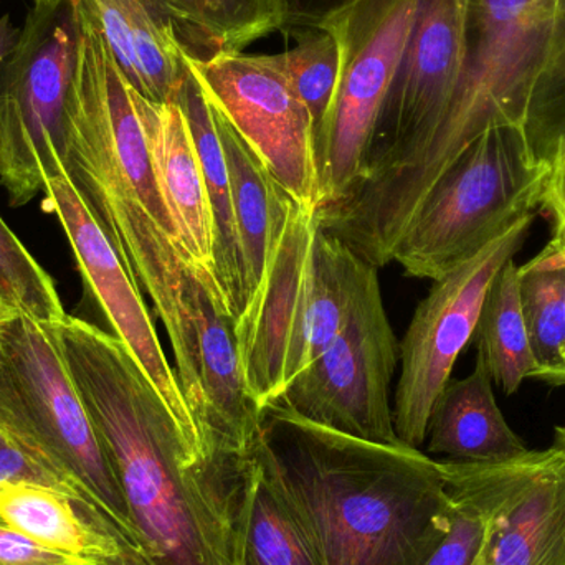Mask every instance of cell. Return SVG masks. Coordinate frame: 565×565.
Returning a JSON list of instances; mask_svg holds the SVG:
<instances>
[{
    "instance_id": "cell-1",
    "label": "cell",
    "mask_w": 565,
    "mask_h": 565,
    "mask_svg": "<svg viewBox=\"0 0 565 565\" xmlns=\"http://www.w3.org/2000/svg\"><path fill=\"white\" fill-rule=\"evenodd\" d=\"M52 329L121 488L146 564L238 565L248 454L201 463L115 334L68 315Z\"/></svg>"
},
{
    "instance_id": "cell-2",
    "label": "cell",
    "mask_w": 565,
    "mask_h": 565,
    "mask_svg": "<svg viewBox=\"0 0 565 565\" xmlns=\"http://www.w3.org/2000/svg\"><path fill=\"white\" fill-rule=\"evenodd\" d=\"M65 169L164 322L175 375L201 435V364L237 348L234 319L214 278L182 254L141 122L121 86L98 76L70 83Z\"/></svg>"
},
{
    "instance_id": "cell-3",
    "label": "cell",
    "mask_w": 565,
    "mask_h": 565,
    "mask_svg": "<svg viewBox=\"0 0 565 565\" xmlns=\"http://www.w3.org/2000/svg\"><path fill=\"white\" fill-rule=\"evenodd\" d=\"M250 454L318 565H425L450 530L444 467L424 450L351 437L271 402Z\"/></svg>"
},
{
    "instance_id": "cell-4",
    "label": "cell",
    "mask_w": 565,
    "mask_h": 565,
    "mask_svg": "<svg viewBox=\"0 0 565 565\" xmlns=\"http://www.w3.org/2000/svg\"><path fill=\"white\" fill-rule=\"evenodd\" d=\"M565 63V0H470L457 95L424 151L377 191L319 211L321 227L382 268L435 182L481 135L524 131Z\"/></svg>"
},
{
    "instance_id": "cell-5",
    "label": "cell",
    "mask_w": 565,
    "mask_h": 565,
    "mask_svg": "<svg viewBox=\"0 0 565 565\" xmlns=\"http://www.w3.org/2000/svg\"><path fill=\"white\" fill-rule=\"evenodd\" d=\"M361 264L321 227L318 209L292 202L264 278L234 322L245 391L257 411L334 341Z\"/></svg>"
},
{
    "instance_id": "cell-6",
    "label": "cell",
    "mask_w": 565,
    "mask_h": 565,
    "mask_svg": "<svg viewBox=\"0 0 565 565\" xmlns=\"http://www.w3.org/2000/svg\"><path fill=\"white\" fill-rule=\"evenodd\" d=\"M0 434L92 504L139 554L121 488L52 326L17 311L0 319Z\"/></svg>"
},
{
    "instance_id": "cell-7",
    "label": "cell",
    "mask_w": 565,
    "mask_h": 565,
    "mask_svg": "<svg viewBox=\"0 0 565 565\" xmlns=\"http://www.w3.org/2000/svg\"><path fill=\"white\" fill-rule=\"evenodd\" d=\"M550 174L523 129H490L435 182L402 235L394 264L411 278L445 277L543 209Z\"/></svg>"
},
{
    "instance_id": "cell-8",
    "label": "cell",
    "mask_w": 565,
    "mask_h": 565,
    "mask_svg": "<svg viewBox=\"0 0 565 565\" xmlns=\"http://www.w3.org/2000/svg\"><path fill=\"white\" fill-rule=\"evenodd\" d=\"M418 6L420 0H342L316 25L334 36L339 50L334 102L318 139L319 209L341 201L364 174Z\"/></svg>"
},
{
    "instance_id": "cell-9",
    "label": "cell",
    "mask_w": 565,
    "mask_h": 565,
    "mask_svg": "<svg viewBox=\"0 0 565 565\" xmlns=\"http://www.w3.org/2000/svg\"><path fill=\"white\" fill-rule=\"evenodd\" d=\"M75 58L68 3H33L0 75V184L15 207L65 169V106Z\"/></svg>"
},
{
    "instance_id": "cell-10",
    "label": "cell",
    "mask_w": 565,
    "mask_h": 565,
    "mask_svg": "<svg viewBox=\"0 0 565 565\" xmlns=\"http://www.w3.org/2000/svg\"><path fill=\"white\" fill-rule=\"evenodd\" d=\"M398 362L401 344L379 268L362 260L334 341L274 402L331 430L397 447L404 444L395 431L391 385Z\"/></svg>"
},
{
    "instance_id": "cell-11",
    "label": "cell",
    "mask_w": 565,
    "mask_h": 565,
    "mask_svg": "<svg viewBox=\"0 0 565 565\" xmlns=\"http://www.w3.org/2000/svg\"><path fill=\"white\" fill-rule=\"evenodd\" d=\"M468 17L470 0H420L364 174L335 204L377 191L407 168L434 138L463 75Z\"/></svg>"
},
{
    "instance_id": "cell-12",
    "label": "cell",
    "mask_w": 565,
    "mask_h": 565,
    "mask_svg": "<svg viewBox=\"0 0 565 565\" xmlns=\"http://www.w3.org/2000/svg\"><path fill=\"white\" fill-rule=\"evenodd\" d=\"M533 217L431 285L401 342L402 372L394 395V425L402 444L422 450L438 395L477 331L488 289L523 248Z\"/></svg>"
},
{
    "instance_id": "cell-13",
    "label": "cell",
    "mask_w": 565,
    "mask_h": 565,
    "mask_svg": "<svg viewBox=\"0 0 565 565\" xmlns=\"http://www.w3.org/2000/svg\"><path fill=\"white\" fill-rule=\"evenodd\" d=\"M185 65L271 178L299 204L321 207L315 121L270 56L188 52Z\"/></svg>"
},
{
    "instance_id": "cell-14",
    "label": "cell",
    "mask_w": 565,
    "mask_h": 565,
    "mask_svg": "<svg viewBox=\"0 0 565 565\" xmlns=\"http://www.w3.org/2000/svg\"><path fill=\"white\" fill-rule=\"evenodd\" d=\"M43 207L53 212L68 237L83 280L98 302L113 334L122 342L174 415L189 448L201 463H217L205 457L201 437L174 367L168 362L141 289L126 270L95 214L89 211L68 172L49 179Z\"/></svg>"
},
{
    "instance_id": "cell-15",
    "label": "cell",
    "mask_w": 565,
    "mask_h": 565,
    "mask_svg": "<svg viewBox=\"0 0 565 565\" xmlns=\"http://www.w3.org/2000/svg\"><path fill=\"white\" fill-rule=\"evenodd\" d=\"M132 102L159 195L178 232L179 245L198 270L215 280L214 218L184 108L178 96L156 103L135 88Z\"/></svg>"
},
{
    "instance_id": "cell-16",
    "label": "cell",
    "mask_w": 565,
    "mask_h": 565,
    "mask_svg": "<svg viewBox=\"0 0 565 565\" xmlns=\"http://www.w3.org/2000/svg\"><path fill=\"white\" fill-rule=\"evenodd\" d=\"M0 520L73 564L148 565L92 504L62 488L0 484Z\"/></svg>"
},
{
    "instance_id": "cell-17",
    "label": "cell",
    "mask_w": 565,
    "mask_h": 565,
    "mask_svg": "<svg viewBox=\"0 0 565 565\" xmlns=\"http://www.w3.org/2000/svg\"><path fill=\"white\" fill-rule=\"evenodd\" d=\"M108 43L132 88L162 103L175 98L188 78L184 43L154 0H65Z\"/></svg>"
},
{
    "instance_id": "cell-18",
    "label": "cell",
    "mask_w": 565,
    "mask_h": 565,
    "mask_svg": "<svg viewBox=\"0 0 565 565\" xmlns=\"http://www.w3.org/2000/svg\"><path fill=\"white\" fill-rule=\"evenodd\" d=\"M491 382L480 352L470 375L448 381L428 422L424 445L428 457L487 463L526 454V445L498 407Z\"/></svg>"
},
{
    "instance_id": "cell-19",
    "label": "cell",
    "mask_w": 565,
    "mask_h": 565,
    "mask_svg": "<svg viewBox=\"0 0 565 565\" xmlns=\"http://www.w3.org/2000/svg\"><path fill=\"white\" fill-rule=\"evenodd\" d=\"M214 111L231 175L232 202L242 258L244 311L245 305L264 278L268 255L295 199L271 178L270 172L245 145L231 122L217 109L214 108Z\"/></svg>"
},
{
    "instance_id": "cell-20",
    "label": "cell",
    "mask_w": 565,
    "mask_h": 565,
    "mask_svg": "<svg viewBox=\"0 0 565 565\" xmlns=\"http://www.w3.org/2000/svg\"><path fill=\"white\" fill-rule=\"evenodd\" d=\"M491 565H565V450L547 448L491 537Z\"/></svg>"
},
{
    "instance_id": "cell-21",
    "label": "cell",
    "mask_w": 565,
    "mask_h": 565,
    "mask_svg": "<svg viewBox=\"0 0 565 565\" xmlns=\"http://www.w3.org/2000/svg\"><path fill=\"white\" fill-rule=\"evenodd\" d=\"M188 66V65H185ZM198 149L204 174L205 189L214 218V275L222 298L232 319L238 318L244 306L242 298V258L232 202L231 175L224 146L218 135L212 103L205 96L201 83L188 68V78L178 95Z\"/></svg>"
},
{
    "instance_id": "cell-22",
    "label": "cell",
    "mask_w": 565,
    "mask_h": 565,
    "mask_svg": "<svg viewBox=\"0 0 565 565\" xmlns=\"http://www.w3.org/2000/svg\"><path fill=\"white\" fill-rule=\"evenodd\" d=\"M174 23L185 49L205 55L244 52L252 43L285 29L288 0H154ZM201 55V56H205Z\"/></svg>"
},
{
    "instance_id": "cell-23",
    "label": "cell",
    "mask_w": 565,
    "mask_h": 565,
    "mask_svg": "<svg viewBox=\"0 0 565 565\" xmlns=\"http://www.w3.org/2000/svg\"><path fill=\"white\" fill-rule=\"evenodd\" d=\"M524 322L533 351L534 379L565 387V245L553 238L518 268Z\"/></svg>"
},
{
    "instance_id": "cell-24",
    "label": "cell",
    "mask_w": 565,
    "mask_h": 565,
    "mask_svg": "<svg viewBox=\"0 0 565 565\" xmlns=\"http://www.w3.org/2000/svg\"><path fill=\"white\" fill-rule=\"evenodd\" d=\"M518 268L514 258L507 262L491 282L475 331L491 381L507 395L518 392L536 369L521 308Z\"/></svg>"
},
{
    "instance_id": "cell-25",
    "label": "cell",
    "mask_w": 565,
    "mask_h": 565,
    "mask_svg": "<svg viewBox=\"0 0 565 565\" xmlns=\"http://www.w3.org/2000/svg\"><path fill=\"white\" fill-rule=\"evenodd\" d=\"M242 534L257 565H318L301 524L262 473L250 451Z\"/></svg>"
},
{
    "instance_id": "cell-26",
    "label": "cell",
    "mask_w": 565,
    "mask_h": 565,
    "mask_svg": "<svg viewBox=\"0 0 565 565\" xmlns=\"http://www.w3.org/2000/svg\"><path fill=\"white\" fill-rule=\"evenodd\" d=\"M0 302L42 324H58L66 312L52 277L0 217Z\"/></svg>"
},
{
    "instance_id": "cell-27",
    "label": "cell",
    "mask_w": 565,
    "mask_h": 565,
    "mask_svg": "<svg viewBox=\"0 0 565 565\" xmlns=\"http://www.w3.org/2000/svg\"><path fill=\"white\" fill-rule=\"evenodd\" d=\"M318 30L315 35L302 39L295 49L268 55L311 113L316 146L334 102L339 75L338 43L331 33Z\"/></svg>"
},
{
    "instance_id": "cell-28",
    "label": "cell",
    "mask_w": 565,
    "mask_h": 565,
    "mask_svg": "<svg viewBox=\"0 0 565 565\" xmlns=\"http://www.w3.org/2000/svg\"><path fill=\"white\" fill-rule=\"evenodd\" d=\"M527 145L537 162L550 166L565 149V63L546 102L524 126Z\"/></svg>"
},
{
    "instance_id": "cell-29",
    "label": "cell",
    "mask_w": 565,
    "mask_h": 565,
    "mask_svg": "<svg viewBox=\"0 0 565 565\" xmlns=\"http://www.w3.org/2000/svg\"><path fill=\"white\" fill-rule=\"evenodd\" d=\"M2 483L45 484V487L62 488L73 493L52 471L36 463L33 458L23 454L17 445L0 434V484Z\"/></svg>"
},
{
    "instance_id": "cell-30",
    "label": "cell",
    "mask_w": 565,
    "mask_h": 565,
    "mask_svg": "<svg viewBox=\"0 0 565 565\" xmlns=\"http://www.w3.org/2000/svg\"><path fill=\"white\" fill-rule=\"evenodd\" d=\"M66 557L46 550L0 520V565H68Z\"/></svg>"
},
{
    "instance_id": "cell-31",
    "label": "cell",
    "mask_w": 565,
    "mask_h": 565,
    "mask_svg": "<svg viewBox=\"0 0 565 565\" xmlns=\"http://www.w3.org/2000/svg\"><path fill=\"white\" fill-rule=\"evenodd\" d=\"M543 209L554 221V238L565 245V149L551 162Z\"/></svg>"
},
{
    "instance_id": "cell-32",
    "label": "cell",
    "mask_w": 565,
    "mask_h": 565,
    "mask_svg": "<svg viewBox=\"0 0 565 565\" xmlns=\"http://www.w3.org/2000/svg\"><path fill=\"white\" fill-rule=\"evenodd\" d=\"M20 29L13 25L9 13L0 15V66L12 55L17 42H19Z\"/></svg>"
},
{
    "instance_id": "cell-33",
    "label": "cell",
    "mask_w": 565,
    "mask_h": 565,
    "mask_svg": "<svg viewBox=\"0 0 565 565\" xmlns=\"http://www.w3.org/2000/svg\"><path fill=\"white\" fill-rule=\"evenodd\" d=\"M473 565H491V540L488 541L487 546L483 547V551H481L480 556L477 557Z\"/></svg>"
},
{
    "instance_id": "cell-34",
    "label": "cell",
    "mask_w": 565,
    "mask_h": 565,
    "mask_svg": "<svg viewBox=\"0 0 565 565\" xmlns=\"http://www.w3.org/2000/svg\"><path fill=\"white\" fill-rule=\"evenodd\" d=\"M554 437H556V444L554 445L565 450V427H556V430H554Z\"/></svg>"
},
{
    "instance_id": "cell-35",
    "label": "cell",
    "mask_w": 565,
    "mask_h": 565,
    "mask_svg": "<svg viewBox=\"0 0 565 565\" xmlns=\"http://www.w3.org/2000/svg\"><path fill=\"white\" fill-rule=\"evenodd\" d=\"M238 565H257L255 564L254 557L248 553L247 547L244 544V553H242L241 563Z\"/></svg>"
},
{
    "instance_id": "cell-36",
    "label": "cell",
    "mask_w": 565,
    "mask_h": 565,
    "mask_svg": "<svg viewBox=\"0 0 565 565\" xmlns=\"http://www.w3.org/2000/svg\"><path fill=\"white\" fill-rule=\"evenodd\" d=\"M12 311V308H9V306L2 305V302H0V319H2L3 316L10 315Z\"/></svg>"
},
{
    "instance_id": "cell-37",
    "label": "cell",
    "mask_w": 565,
    "mask_h": 565,
    "mask_svg": "<svg viewBox=\"0 0 565 565\" xmlns=\"http://www.w3.org/2000/svg\"><path fill=\"white\" fill-rule=\"evenodd\" d=\"M65 0H33V3H63Z\"/></svg>"
},
{
    "instance_id": "cell-38",
    "label": "cell",
    "mask_w": 565,
    "mask_h": 565,
    "mask_svg": "<svg viewBox=\"0 0 565 565\" xmlns=\"http://www.w3.org/2000/svg\"><path fill=\"white\" fill-rule=\"evenodd\" d=\"M218 455H221V454H217V455H214V457H211V460H212V458L218 457ZM222 455H225V454H222ZM227 455H244V454H227Z\"/></svg>"
},
{
    "instance_id": "cell-39",
    "label": "cell",
    "mask_w": 565,
    "mask_h": 565,
    "mask_svg": "<svg viewBox=\"0 0 565 565\" xmlns=\"http://www.w3.org/2000/svg\"><path fill=\"white\" fill-rule=\"evenodd\" d=\"M68 565H85V564H68Z\"/></svg>"
}]
</instances>
